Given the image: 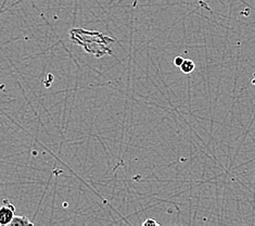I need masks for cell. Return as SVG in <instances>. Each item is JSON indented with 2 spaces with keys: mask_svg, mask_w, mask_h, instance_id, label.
<instances>
[{
  "mask_svg": "<svg viewBox=\"0 0 255 226\" xmlns=\"http://www.w3.org/2000/svg\"><path fill=\"white\" fill-rule=\"evenodd\" d=\"M142 225H143V226H150V225L157 226V225H160V224L157 223L154 219H152V218H149L148 220H145V221L142 223Z\"/></svg>",
  "mask_w": 255,
  "mask_h": 226,
  "instance_id": "277c9868",
  "label": "cell"
},
{
  "mask_svg": "<svg viewBox=\"0 0 255 226\" xmlns=\"http://www.w3.org/2000/svg\"><path fill=\"white\" fill-rule=\"evenodd\" d=\"M181 72L185 73V74H190L191 72H193V70L196 69V64L192 60L190 59H185L184 62L181 63V65L179 66Z\"/></svg>",
  "mask_w": 255,
  "mask_h": 226,
  "instance_id": "7a4b0ae2",
  "label": "cell"
},
{
  "mask_svg": "<svg viewBox=\"0 0 255 226\" xmlns=\"http://www.w3.org/2000/svg\"><path fill=\"white\" fill-rule=\"evenodd\" d=\"M15 208L7 199H3V204L0 207V225H10L11 221L14 218Z\"/></svg>",
  "mask_w": 255,
  "mask_h": 226,
  "instance_id": "6da1fadb",
  "label": "cell"
},
{
  "mask_svg": "<svg viewBox=\"0 0 255 226\" xmlns=\"http://www.w3.org/2000/svg\"><path fill=\"white\" fill-rule=\"evenodd\" d=\"M33 223L29 221V220L26 217H19V216H14L13 220H12L10 225H32Z\"/></svg>",
  "mask_w": 255,
  "mask_h": 226,
  "instance_id": "3957f363",
  "label": "cell"
},
{
  "mask_svg": "<svg viewBox=\"0 0 255 226\" xmlns=\"http://www.w3.org/2000/svg\"><path fill=\"white\" fill-rule=\"evenodd\" d=\"M184 58H181V57H176L175 59H174V64L176 65V66H178V68H179V66L181 65V63H183L184 62Z\"/></svg>",
  "mask_w": 255,
  "mask_h": 226,
  "instance_id": "5b68a950",
  "label": "cell"
}]
</instances>
